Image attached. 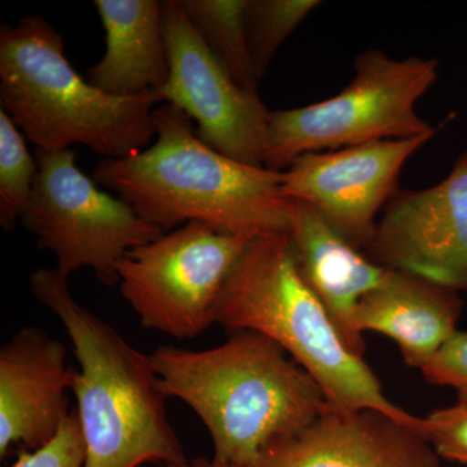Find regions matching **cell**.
Returning a JSON list of instances; mask_svg holds the SVG:
<instances>
[{"instance_id":"6da1fadb","label":"cell","mask_w":467,"mask_h":467,"mask_svg":"<svg viewBox=\"0 0 467 467\" xmlns=\"http://www.w3.org/2000/svg\"><path fill=\"white\" fill-rule=\"evenodd\" d=\"M150 358L160 392L189 405L207 427L213 459L236 467L254 466L330 404L303 368L254 331H235L209 349L161 346Z\"/></svg>"},{"instance_id":"7a4b0ae2","label":"cell","mask_w":467,"mask_h":467,"mask_svg":"<svg viewBox=\"0 0 467 467\" xmlns=\"http://www.w3.org/2000/svg\"><path fill=\"white\" fill-rule=\"evenodd\" d=\"M156 138L124 159H103L92 180L116 192L150 225L171 232L198 221L233 235L287 232L285 171L251 167L202 142L171 104L153 109Z\"/></svg>"},{"instance_id":"3957f363","label":"cell","mask_w":467,"mask_h":467,"mask_svg":"<svg viewBox=\"0 0 467 467\" xmlns=\"http://www.w3.org/2000/svg\"><path fill=\"white\" fill-rule=\"evenodd\" d=\"M67 278L57 267L38 269L29 285L36 300L60 319L79 365L72 392L86 442L85 467L184 462L150 356L82 306Z\"/></svg>"},{"instance_id":"277c9868","label":"cell","mask_w":467,"mask_h":467,"mask_svg":"<svg viewBox=\"0 0 467 467\" xmlns=\"http://www.w3.org/2000/svg\"><path fill=\"white\" fill-rule=\"evenodd\" d=\"M214 325L269 337L335 407L374 409L423 431V418L393 404L373 368L344 343L300 275L288 230L248 242L218 297Z\"/></svg>"},{"instance_id":"5b68a950","label":"cell","mask_w":467,"mask_h":467,"mask_svg":"<svg viewBox=\"0 0 467 467\" xmlns=\"http://www.w3.org/2000/svg\"><path fill=\"white\" fill-rule=\"evenodd\" d=\"M155 94L117 98L76 72L54 26L38 15L0 26V107L36 150L73 144L104 159H124L156 138Z\"/></svg>"},{"instance_id":"8992f818","label":"cell","mask_w":467,"mask_h":467,"mask_svg":"<svg viewBox=\"0 0 467 467\" xmlns=\"http://www.w3.org/2000/svg\"><path fill=\"white\" fill-rule=\"evenodd\" d=\"M353 67L352 81L335 97L270 112L264 167L285 171L304 153L441 130V125L427 124L416 110L418 100L438 79V58H395L368 48Z\"/></svg>"},{"instance_id":"52a82bcc","label":"cell","mask_w":467,"mask_h":467,"mask_svg":"<svg viewBox=\"0 0 467 467\" xmlns=\"http://www.w3.org/2000/svg\"><path fill=\"white\" fill-rule=\"evenodd\" d=\"M72 149L36 150L38 174L20 223L50 251L58 272L69 276L91 269L98 281L119 285V263L128 252L155 241L164 232L144 221L119 198L100 192L76 165Z\"/></svg>"},{"instance_id":"ba28073f","label":"cell","mask_w":467,"mask_h":467,"mask_svg":"<svg viewBox=\"0 0 467 467\" xmlns=\"http://www.w3.org/2000/svg\"><path fill=\"white\" fill-rule=\"evenodd\" d=\"M251 239L184 223L126 254L119 290L147 330L195 339L214 325L218 297Z\"/></svg>"},{"instance_id":"9c48e42d","label":"cell","mask_w":467,"mask_h":467,"mask_svg":"<svg viewBox=\"0 0 467 467\" xmlns=\"http://www.w3.org/2000/svg\"><path fill=\"white\" fill-rule=\"evenodd\" d=\"M169 57L167 84L155 94L195 119L196 134L227 158L264 167L270 112L259 94L239 85L202 42L181 0L162 2Z\"/></svg>"},{"instance_id":"30bf717a","label":"cell","mask_w":467,"mask_h":467,"mask_svg":"<svg viewBox=\"0 0 467 467\" xmlns=\"http://www.w3.org/2000/svg\"><path fill=\"white\" fill-rule=\"evenodd\" d=\"M436 134L304 153L285 169L282 196L308 202L344 241L365 251L378 213L398 192L402 168Z\"/></svg>"},{"instance_id":"8fae6325","label":"cell","mask_w":467,"mask_h":467,"mask_svg":"<svg viewBox=\"0 0 467 467\" xmlns=\"http://www.w3.org/2000/svg\"><path fill=\"white\" fill-rule=\"evenodd\" d=\"M364 252L386 269L467 292V150L435 186L396 192Z\"/></svg>"},{"instance_id":"7c38bea8","label":"cell","mask_w":467,"mask_h":467,"mask_svg":"<svg viewBox=\"0 0 467 467\" xmlns=\"http://www.w3.org/2000/svg\"><path fill=\"white\" fill-rule=\"evenodd\" d=\"M252 467H441L422 432L374 409H327L266 447Z\"/></svg>"},{"instance_id":"4fadbf2b","label":"cell","mask_w":467,"mask_h":467,"mask_svg":"<svg viewBox=\"0 0 467 467\" xmlns=\"http://www.w3.org/2000/svg\"><path fill=\"white\" fill-rule=\"evenodd\" d=\"M76 370L67 348L42 328L21 327L0 349V457L12 445L38 450L69 417Z\"/></svg>"},{"instance_id":"5bb4252c","label":"cell","mask_w":467,"mask_h":467,"mask_svg":"<svg viewBox=\"0 0 467 467\" xmlns=\"http://www.w3.org/2000/svg\"><path fill=\"white\" fill-rule=\"evenodd\" d=\"M288 233L304 282L333 319L344 343L356 356L367 350L356 326L361 300L384 284L391 270L352 247L308 204L287 199Z\"/></svg>"},{"instance_id":"9a60e30c","label":"cell","mask_w":467,"mask_h":467,"mask_svg":"<svg viewBox=\"0 0 467 467\" xmlns=\"http://www.w3.org/2000/svg\"><path fill=\"white\" fill-rule=\"evenodd\" d=\"M460 292L429 279L391 270L386 281L359 303L361 334H382L398 344L408 367L420 370L459 331Z\"/></svg>"},{"instance_id":"2e32d148","label":"cell","mask_w":467,"mask_h":467,"mask_svg":"<svg viewBox=\"0 0 467 467\" xmlns=\"http://www.w3.org/2000/svg\"><path fill=\"white\" fill-rule=\"evenodd\" d=\"M106 32V54L86 79L117 98L156 94L169 78L162 2L95 0Z\"/></svg>"},{"instance_id":"e0dca14e","label":"cell","mask_w":467,"mask_h":467,"mask_svg":"<svg viewBox=\"0 0 467 467\" xmlns=\"http://www.w3.org/2000/svg\"><path fill=\"white\" fill-rule=\"evenodd\" d=\"M190 23L209 50L243 88L257 91L260 79L254 72L247 30L248 0H181Z\"/></svg>"},{"instance_id":"ac0fdd59","label":"cell","mask_w":467,"mask_h":467,"mask_svg":"<svg viewBox=\"0 0 467 467\" xmlns=\"http://www.w3.org/2000/svg\"><path fill=\"white\" fill-rule=\"evenodd\" d=\"M321 5L319 0H248L245 30L260 81L285 39Z\"/></svg>"},{"instance_id":"d6986e66","label":"cell","mask_w":467,"mask_h":467,"mask_svg":"<svg viewBox=\"0 0 467 467\" xmlns=\"http://www.w3.org/2000/svg\"><path fill=\"white\" fill-rule=\"evenodd\" d=\"M38 162L11 117L0 109V226L12 232L32 198Z\"/></svg>"},{"instance_id":"ffe728a7","label":"cell","mask_w":467,"mask_h":467,"mask_svg":"<svg viewBox=\"0 0 467 467\" xmlns=\"http://www.w3.org/2000/svg\"><path fill=\"white\" fill-rule=\"evenodd\" d=\"M422 434L439 459L467 466V402L459 401L427 414Z\"/></svg>"},{"instance_id":"44dd1931","label":"cell","mask_w":467,"mask_h":467,"mask_svg":"<svg viewBox=\"0 0 467 467\" xmlns=\"http://www.w3.org/2000/svg\"><path fill=\"white\" fill-rule=\"evenodd\" d=\"M86 442L76 411H70L57 434L38 450L26 451L9 467H85Z\"/></svg>"},{"instance_id":"7402d4cb","label":"cell","mask_w":467,"mask_h":467,"mask_svg":"<svg viewBox=\"0 0 467 467\" xmlns=\"http://www.w3.org/2000/svg\"><path fill=\"white\" fill-rule=\"evenodd\" d=\"M420 371L427 383L451 387L467 402V331H457Z\"/></svg>"},{"instance_id":"603a6c76","label":"cell","mask_w":467,"mask_h":467,"mask_svg":"<svg viewBox=\"0 0 467 467\" xmlns=\"http://www.w3.org/2000/svg\"><path fill=\"white\" fill-rule=\"evenodd\" d=\"M162 467H236L234 465H230V463L221 462V461H217L214 459L207 460V459H198L193 461H184V462L175 463V465H168Z\"/></svg>"}]
</instances>
